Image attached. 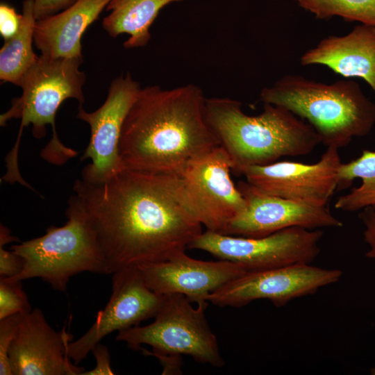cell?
<instances>
[{
	"label": "cell",
	"instance_id": "e0dca14e",
	"mask_svg": "<svg viewBox=\"0 0 375 375\" xmlns=\"http://www.w3.org/2000/svg\"><path fill=\"white\" fill-rule=\"evenodd\" d=\"M302 65H324L345 78H360L375 95V26L360 24L344 35H330L306 51Z\"/></svg>",
	"mask_w": 375,
	"mask_h": 375
},
{
	"label": "cell",
	"instance_id": "8992f818",
	"mask_svg": "<svg viewBox=\"0 0 375 375\" xmlns=\"http://www.w3.org/2000/svg\"><path fill=\"white\" fill-rule=\"evenodd\" d=\"M67 222L51 226L45 234L11 250L24 261L22 272L10 279L40 278L53 289L65 292L69 279L82 272L108 274L95 233L77 197L68 199Z\"/></svg>",
	"mask_w": 375,
	"mask_h": 375
},
{
	"label": "cell",
	"instance_id": "5b68a950",
	"mask_svg": "<svg viewBox=\"0 0 375 375\" xmlns=\"http://www.w3.org/2000/svg\"><path fill=\"white\" fill-rule=\"evenodd\" d=\"M260 100L282 106L308 123L326 147H346L353 138L367 135L375 124V103L349 78L325 83L285 75L262 89Z\"/></svg>",
	"mask_w": 375,
	"mask_h": 375
},
{
	"label": "cell",
	"instance_id": "ffe728a7",
	"mask_svg": "<svg viewBox=\"0 0 375 375\" xmlns=\"http://www.w3.org/2000/svg\"><path fill=\"white\" fill-rule=\"evenodd\" d=\"M35 23L34 0H24L21 26L16 35L4 40L0 50L1 81L19 86L24 75L38 60L33 49Z\"/></svg>",
	"mask_w": 375,
	"mask_h": 375
},
{
	"label": "cell",
	"instance_id": "d4e9b609",
	"mask_svg": "<svg viewBox=\"0 0 375 375\" xmlns=\"http://www.w3.org/2000/svg\"><path fill=\"white\" fill-rule=\"evenodd\" d=\"M22 21V14L6 3L0 5V34L4 40L13 37L18 32Z\"/></svg>",
	"mask_w": 375,
	"mask_h": 375
},
{
	"label": "cell",
	"instance_id": "f546056e",
	"mask_svg": "<svg viewBox=\"0 0 375 375\" xmlns=\"http://www.w3.org/2000/svg\"><path fill=\"white\" fill-rule=\"evenodd\" d=\"M12 241H19V240L12 236L8 228L1 224L0 244L4 246L6 244Z\"/></svg>",
	"mask_w": 375,
	"mask_h": 375
},
{
	"label": "cell",
	"instance_id": "ac0fdd59",
	"mask_svg": "<svg viewBox=\"0 0 375 375\" xmlns=\"http://www.w3.org/2000/svg\"><path fill=\"white\" fill-rule=\"evenodd\" d=\"M111 0H77L62 11L36 21L34 44L49 58L83 59L81 38Z\"/></svg>",
	"mask_w": 375,
	"mask_h": 375
},
{
	"label": "cell",
	"instance_id": "9c48e42d",
	"mask_svg": "<svg viewBox=\"0 0 375 375\" xmlns=\"http://www.w3.org/2000/svg\"><path fill=\"white\" fill-rule=\"evenodd\" d=\"M320 229L288 228L266 236L248 238L206 230L188 249L206 251L220 260L244 266L248 271L310 264L320 252Z\"/></svg>",
	"mask_w": 375,
	"mask_h": 375
},
{
	"label": "cell",
	"instance_id": "9a60e30c",
	"mask_svg": "<svg viewBox=\"0 0 375 375\" xmlns=\"http://www.w3.org/2000/svg\"><path fill=\"white\" fill-rule=\"evenodd\" d=\"M138 268L147 286L156 293L183 294L192 303L205 307L211 293L249 272L239 263L197 260L185 251Z\"/></svg>",
	"mask_w": 375,
	"mask_h": 375
},
{
	"label": "cell",
	"instance_id": "d6986e66",
	"mask_svg": "<svg viewBox=\"0 0 375 375\" xmlns=\"http://www.w3.org/2000/svg\"><path fill=\"white\" fill-rule=\"evenodd\" d=\"M183 0H111L106 10L110 14L102 21V27L112 38L128 34L126 49L146 46L150 40L149 28L160 10L167 5Z\"/></svg>",
	"mask_w": 375,
	"mask_h": 375
},
{
	"label": "cell",
	"instance_id": "7a4b0ae2",
	"mask_svg": "<svg viewBox=\"0 0 375 375\" xmlns=\"http://www.w3.org/2000/svg\"><path fill=\"white\" fill-rule=\"evenodd\" d=\"M206 99L194 84L141 88L121 133L124 169L177 176L191 160L219 147L206 119Z\"/></svg>",
	"mask_w": 375,
	"mask_h": 375
},
{
	"label": "cell",
	"instance_id": "ba28073f",
	"mask_svg": "<svg viewBox=\"0 0 375 375\" xmlns=\"http://www.w3.org/2000/svg\"><path fill=\"white\" fill-rule=\"evenodd\" d=\"M233 162L220 146L191 160L174 176L182 200L206 230L222 233L245 208L231 172Z\"/></svg>",
	"mask_w": 375,
	"mask_h": 375
},
{
	"label": "cell",
	"instance_id": "30bf717a",
	"mask_svg": "<svg viewBox=\"0 0 375 375\" xmlns=\"http://www.w3.org/2000/svg\"><path fill=\"white\" fill-rule=\"evenodd\" d=\"M338 269H325L308 263L249 271L211 293L208 302L220 307H242L258 299H267L275 306L312 294L342 277Z\"/></svg>",
	"mask_w": 375,
	"mask_h": 375
},
{
	"label": "cell",
	"instance_id": "7c38bea8",
	"mask_svg": "<svg viewBox=\"0 0 375 375\" xmlns=\"http://www.w3.org/2000/svg\"><path fill=\"white\" fill-rule=\"evenodd\" d=\"M112 275V294L106 307L97 313L88 331L68 344V356L76 365L104 337L154 317L162 306L165 295L147 286L138 266L122 269Z\"/></svg>",
	"mask_w": 375,
	"mask_h": 375
},
{
	"label": "cell",
	"instance_id": "6da1fadb",
	"mask_svg": "<svg viewBox=\"0 0 375 375\" xmlns=\"http://www.w3.org/2000/svg\"><path fill=\"white\" fill-rule=\"evenodd\" d=\"M75 195L95 233L108 274L166 260L202 233L174 175L124 169L101 183L77 179Z\"/></svg>",
	"mask_w": 375,
	"mask_h": 375
},
{
	"label": "cell",
	"instance_id": "44dd1931",
	"mask_svg": "<svg viewBox=\"0 0 375 375\" xmlns=\"http://www.w3.org/2000/svg\"><path fill=\"white\" fill-rule=\"evenodd\" d=\"M338 175V189L349 186L355 178L361 179L362 183L340 197L335 203V208L354 212L375 205V151L365 149L359 158L341 163Z\"/></svg>",
	"mask_w": 375,
	"mask_h": 375
},
{
	"label": "cell",
	"instance_id": "3957f363",
	"mask_svg": "<svg viewBox=\"0 0 375 375\" xmlns=\"http://www.w3.org/2000/svg\"><path fill=\"white\" fill-rule=\"evenodd\" d=\"M204 110L219 146L233 162V172L240 175L247 167L308 155L321 143L308 123L280 106L263 103L261 113L249 115L237 100L210 97L206 99Z\"/></svg>",
	"mask_w": 375,
	"mask_h": 375
},
{
	"label": "cell",
	"instance_id": "f1b7e54d",
	"mask_svg": "<svg viewBox=\"0 0 375 375\" xmlns=\"http://www.w3.org/2000/svg\"><path fill=\"white\" fill-rule=\"evenodd\" d=\"M91 352L95 358L96 366L93 369L84 371L81 375L115 374L110 367V353L106 346L99 342L93 347Z\"/></svg>",
	"mask_w": 375,
	"mask_h": 375
},
{
	"label": "cell",
	"instance_id": "5bb4252c",
	"mask_svg": "<svg viewBox=\"0 0 375 375\" xmlns=\"http://www.w3.org/2000/svg\"><path fill=\"white\" fill-rule=\"evenodd\" d=\"M237 186L246 206L228 224L224 234L260 238L291 227L319 229L343 225L327 205H312L264 194L247 181H239Z\"/></svg>",
	"mask_w": 375,
	"mask_h": 375
},
{
	"label": "cell",
	"instance_id": "4316f807",
	"mask_svg": "<svg viewBox=\"0 0 375 375\" xmlns=\"http://www.w3.org/2000/svg\"><path fill=\"white\" fill-rule=\"evenodd\" d=\"M23 259L12 250L7 251L0 244V278H13L22 270Z\"/></svg>",
	"mask_w": 375,
	"mask_h": 375
},
{
	"label": "cell",
	"instance_id": "cb8c5ba5",
	"mask_svg": "<svg viewBox=\"0 0 375 375\" xmlns=\"http://www.w3.org/2000/svg\"><path fill=\"white\" fill-rule=\"evenodd\" d=\"M24 315L18 313L0 319L1 375H12L9 362L8 351Z\"/></svg>",
	"mask_w": 375,
	"mask_h": 375
},
{
	"label": "cell",
	"instance_id": "484cf974",
	"mask_svg": "<svg viewBox=\"0 0 375 375\" xmlns=\"http://www.w3.org/2000/svg\"><path fill=\"white\" fill-rule=\"evenodd\" d=\"M362 210L359 217L365 226L364 240L369 246L366 256L372 259L375 264V205Z\"/></svg>",
	"mask_w": 375,
	"mask_h": 375
},
{
	"label": "cell",
	"instance_id": "83f0119b",
	"mask_svg": "<svg viewBox=\"0 0 375 375\" xmlns=\"http://www.w3.org/2000/svg\"><path fill=\"white\" fill-rule=\"evenodd\" d=\"M77 0H34V15L36 21L57 14L67 8Z\"/></svg>",
	"mask_w": 375,
	"mask_h": 375
},
{
	"label": "cell",
	"instance_id": "277c9868",
	"mask_svg": "<svg viewBox=\"0 0 375 375\" xmlns=\"http://www.w3.org/2000/svg\"><path fill=\"white\" fill-rule=\"evenodd\" d=\"M83 59L49 58L42 56L24 75L19 86L22 94L14 98L10 108L0 116L3 126L12 119H19L20 128L14 147L6 157V172L3 179L8 183L24 184L18 167V148L22 130L32 125L35 138H42L46 126L52 128V138L41 151L43 159L55 165H62L77 155L74 149L65 146L56 130L55 119L62 103L67 99L84 102L83 86L86 76L79 69Z\"/></svg>",
	"mask_w": 375,
	"mask_h": 375
},
{
	"label": "cell",
	"instance_id": "7402d4cb",
	"mask_svg": "<svg viewBox=\"0 0 375 375\" xmlns=\"http://www.w3.org/2000/svg\"><path fill=\"white\" fill-rule=\"evenodd\" d=\"M319 19L340 17L375 26V0H294Z\"/></svg>",
	"mask_w": 375,
	"mask_h": 375
},
{
	"label": "cell",
	"instance_id": "52a82bcc",
	"mask_svg": "<svg viewBox=\"0 0 375 375\" xmlns=\"http://www.w3.org/2000/svg\"><path fill=\"white\" fill-rule=\"evenodd\" d=\"M184 295L169 294L152 323L135 326L118 332L116 340L125 342L135 351L144 349L146 355L156 357L164 367L180 371L183 356L194 361L221 367L225 362L221 356L216 335L206 318L207 307L195 308Z\"/></svg>",
	"mask_w": 375,
	"mask_h": 375
},
{
	"label": "cell",
	"instance_id": "603a6c76",
	"mask_svg": "<svg viewBox=\"0 0 375 375\" xmlns=\"http://www.w3.org/2000/svg\"><path fill=\"white\" fill-rule=\"evenodd\" d=\"M32 310L22 281L0 278V319L8 316Z\"/></svg>",
	"mask_w": 375,
	"mask_h": 375
},
{
	"label": "cell",
	"instance_id": "4fadbf2b",
	"mask_svg": "<svg viewBox=\"0 0 375 375\" xmlns=\"http://www.w3.org/2000/svg\"><path fill=\"white\" fill-rule=\"evenodd\" d=\"M341 163L338 149L329 147L314 164L276 161L247 167L241 171L240 175L262 193L326 206L338 189Z\"/></svg>",
	"mask_w": 375,
	"mask_h": 375
},
{
	"label": "cell",
	"instance_id": "2e32d148",
	"mask_svg": "<svg viewBox=\"0 0 375 375\" xmlns=\"http://www.w3.org/2000/svg\"><path fill=\"white\" fill-rule=\"evenodd\" d=\"M72 336L55 331L39 308L23 316L8 351L12 375H81L68 356Z\"/></svg>",
	"mask_w": 375,
	"mask_h": 375
},
{
	"label": "cell",
	"instance_id": "8fae6325",
	"mask_svg": "<svg viewBox=\"0 0 375 375\" xmlns=\"http://www.w3.org/2000/svg\"><path fill=\"white\" fill-rule=\"evenodd\" d=\"M141 87L129 73L115 78L104 103L88 112L79 105L76 117L87 122L90 139L81 160L91 162L81 171V179L89 183L106 181L124 169L119 153L121 133L126 117Z\"/></svg>",
	"mask_w": 375,
	"mask_h": 375
}]
</instances>
